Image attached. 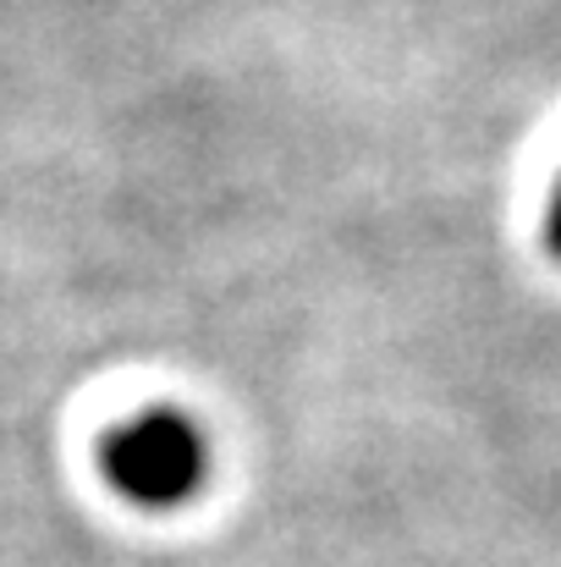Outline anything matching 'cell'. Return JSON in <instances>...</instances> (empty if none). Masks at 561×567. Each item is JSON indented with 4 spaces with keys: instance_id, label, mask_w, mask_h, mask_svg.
<instances>
[{
    "instance_id": "obj_1",
    "label": "cell",
    "mask_w": 561,
    "mask_h": 567,
    "mask_svg": "<svg viewBox=\"0 0 561 567\" xmlns=\"http://www.w3.org/2000/svg\"><path fill=\"white\" fill-rule=\"evenodd\" d=\"M94 468L138 513H183L209 491L215 446L209 430L177 402H144L111 419L94 441Z\"/></svg>"
},
{
    "instance_id": "obj_2",
    "label": "cell",
    "mask_w": 561,
    "mask_h": 567,
    "mask_svg": "<svg viewBox=\"0 0 561 567\" xmlns=\"http://www.w3.org/2000/svg\"><path fill=\"white\" fill-rule=\"evenodd\" d=\"M540 243H546V254L561 265V172L557 183H551V193H546V215H540Z\"/></svg>"
}]
</instances>
